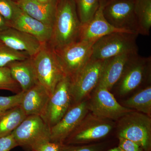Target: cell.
I'll return each instance as SVG.
<instances>
[{
  "instance_id": "6da1fadb",
  "label": "cell",
  "mask_w": 151,
  "mask_h": 151,
  "mask_svg": "<svg viewBox=\"0 0 151 151\" xmlns=\"http://www.w3.org/2000/svg\"><path fill=\"white\" fill-rule=\"evenodd\" d=\"M81 25L74 0H58L52 34L47 43L57 51L78 41Z\"/></svg>"
},
{
  "instance_id": "7a4b0ae2",
  "label": "cell",
  "mask_w": 151,
  "mask_h": 151,
  "mask_svg": "<svg viewBox=\"0 0 151 151\" xmlns=\"http://www.w3.org/2000/svg\"><path fill=\"white\" fill-rule=\"evenodd\" d=\"M31 58L38 83L51 96L57 85L65 76L55 52L47 42L45 43L38 52Z\"/></svg>"
},
{
  "instance_id": "3957f363",
  "label": "cell",
  "mask_w": 151,
  "mask_h": 151,
  "mask_svg": "<svg viewBox=\"0 0 151 151\" xmlns=\"http://www.w3.org/2000/svg\"><path fill=\"white\" fill-rule=\"evenodd\" d=\"M151 118L135 111L124 115L118 121V137L134 142L144 151H151Z\"/></svg>"
},
{
  "instance_id": "277c9868",
  "label": "cell",
  "mask_w": 151,
  "mask_h": 151,
  "mask_svg": "<svg viewBox=\"0 0 151 151\" xmlns=\"http://www.w3.org/2000/svg\"><path fill=\"white\" fill-rule=\"evenodd\" d=\"M138 35L117 32L101 37L93 45L91 59L104 60L124 53L138 52L136 42Z\"/></svg>"
},
{
  "instance_id": "5b68a950",
  "label": "cell",
  "mask_w": 151,
  "mask_h": 151,
  "mask_svg": "<svg viewBox=\"0 0 151 151\" xmlns=\"http://www.w3.org/2000/svg\"><path fill=\"white\" fill-rule=\"evenodd\" d=\"M12 134L18 146L26 151H35L42 144L50 141V128L37 115L27 116Z\"/></svg>"
},
{
  "instance_id": "8992f818",
  "label": "cell",
  "mask_w": 151,
  "mask_h": 151,
  "mask_svg": "<svg viewBox=\"0 0 151 151\" xmlns=\"http://www.w3.org/2000/svg\"><path fill=\"white\" fill-rule=\"evenodd\" d=\"M115 126L114 121L96 116L89 112L64 144L81 145L89 144L105 137L112 131Z\"/></svg>"
},
{
  "instance_id": "52a82bcc",
  "label": "cell",
  "mask_w": 151,
  "mask_h": 151,
  "mask_svg": "<svg viewBox=\"0 0 151 151\" xmlns=\"http://www.w3.org/2000/svg\"><path fill=\"white\" fill-rule=\"evenodd\" d=\"M95 42L78 41L55 51L64 74L72 80L91 60Z\"/></svg>"
},
{
  "instance_id": "ba28073f",
  "label": "cell",
  "mask_w": 151,
  "mask_h": 151,
  "mask_svg": "<svg viewBox=\"0 0 151 151\" xmlns=\"http://www.w3.org/2000/svg\"><path fill=\"white\" fill-rule=\"evenodd\" d=\"M135 2V0H107L103 9L104 16L116 28L138 35Z\"/></svg>"
},
{
  "instance_id": "9c48e42d",
  "label": "cell",
  "mask_w": 151,
  "mask_h": 151,
  "mask_svg": "<svg viewBox=\"0 0 151 151\" xmlns=\"http://www.w3.org/2000/svg\"><path fill=\"white\" fill-rule=\"evenodd\" d=\"M151 68L150 56L142 57L138 53L132 56L127 63L121 78L115 85L119 94L126 95L150 81Z\"/></svg>"
},
{
  "instance_id": "30bf717a",
  "label": "cell",
  "mask_w": 151,
  "mask_h": 151,
  "mask_svg": "<svg viewBox=\"0 0 151 151\" xmlns=\"http://www.w3.org/2000/svg\"><path fill=\"white\" fill-rule=\"evenodd\" d=\"M105 60H90L77 75L70 80V92L73 104L87 99L97 87Z\"/></svg>"
},
{
  "instance_id": "8fae6325",
  "label": "cell",
  "mask_w": 151,
  "mask_h": 151,
  "mask_svg": "<svg viewBox=\"0 0 151 151\" xmlns=\"http://www.w3.org/2000/svg\"><path fill=\"white\" fill-rule=\"evenodd\" d=\"M87 99L89 112L94 115L113 121L135 110L119 104L110 90L105 87L97 86Z\"/></svg>"
},
{
  "instance_id": "7c38bea8",
  "label": "cell",
  "mask_w": 151,
  "mask_h": 151,
  "mask_svg": "<svg viewBox=\"0 0 151 151\" xmlns=\"http://www.w3.org/2000/svg\"><path fill=\"white\" fill-rule=\"evenodd\" d=\"M72 105L70 79L65 76L57 85L40 116L50 129L60 121Z\"/></svg>"
},
{
  "instance_id": "4fadbf2b",
  "label": "cell",
  "mask_w": 151,
  "mask_h": 151,
  "mask_svg": "<svg viewBox=\"0 0 151 151\" xmlns=\"http://www.w3.org/2000/svg\"><path fill=\"white\" fill-rule=\"evenodd\" d=\"M89 112L87 99L73 104L60 121L50 128V141L64 144Z\"/></svg>"
},
{
  "instance_id": "5bb4252c",
  "label": "cell",
  "mask_w": 151,
  "mask_h": 151,
  "mask_svg": "<svg viewBox=\"0 0 151 151\" xmlns=\"http://www.w3.org/2000/svg\"><path fill=\"white\" fill-rule=\"evenodd\" d=\"M107 1L99 0V7L94 16L89 21L81 25L79 41L96 42L101 37L113 33L129 32L114 27L105 19L103 9Z\"/></svg>"
},
{
  "instance_id": "9a60e30c",
  "label": "cell",
  "mask_w": 151,
  "mask_h": 151,
  "mask_svg": "<svg viewBox=\"0 0 151 151\" xmlns=\"http://www.w3.org/2000/svg\"><path fill=\"white\" fill-rule=\"evenodd\" d=\"M9 27L33 36L42 43L48 42L52 34V28L29 16L17 4Z\"/></svg>"
},
{
  "instance_id": "2e32d148",
  "label": "cell",
  "mask_w": 151,
  "mask_h": 151,
  "mask_svg": "<svg viewBox=\"0 0 151 151\" xmlns=\"http://www.w3.org/2000/svg\"><path fill=\"white\" fill-rule=\"evenodd\" d=\"M0 40L6 46L30 57L35 55L43 44L33 36L12 27L0 32Z\"/></svg>"
},
{
  "instance_id": "e0dca14e",
  "label": "cell",
  "mask_w": 151,
  "mask_h": 151,
  "mask_svg": "<svg viewBox=\"0 0 151 151\" xmlns=\"http://www.w3.org/2000/svg\"><path fill=\"white\" fill-rule=\"evenodd\" d=\"M138 52L124 53L105 60L97 86L110 90L117 84L123 74L127 63Z\"/></svg>"
},
{
  "instance_id": "ac0fdd59",
  "label": "cell",
  "mask_w": 151,
  "mask_h": 151,
  "mask_svg": "<svg viewBox=\"0 0 151 151\" xmlns=\"http://www.w3.org/2000/svg\"><path fill=\"white\" fill-rule=\"evenodd\" d=\"M58 1L49 4H42L35 0H18L15 2L29 16L52 29Z\"/></svg>"
},
{
  "instance_id": "d6986e66",
  "label": "cell",
  "mask_w": 151,
  "mask_h": 151,
  "mask_svg": "<svg viewBox=\"0 0 151 151\" xmlns=\"http://www.w3.org/2000/svg\"><path fill=\"white\" fill-rule=\"evenodd\" d=\"M45 89L39 83L24 92L21 108L27 116H41L45 110L50 98Z\"/></svg>"
},
{
  "instance_id": "ffe728a7",
  "label": "cell",
  "mask_w": 151,
  "mask_h": 151,
  "mask_svg": "<svg viewBox=\"0 0 151 151\" xmlns=\"http://www.w3.org/2000/svg\"><path fill=\"white\" fill-rule=\"evenodd\" d=\"M7 67L12 77L19 85L22 91L26 92L39 83L31 58L14 61Z\"/></svg>"
},
{
  "instance_id": "44dd1931",
  "label": "cell",
  "mask_w": 151,
  "mask_h": 151,
  "mask_svg": "<svg viewBox=\"0 0 151 151\" xmlns=\"http://www.w3.org/2000/svg\"><path fill=\"white\" fill-rule=\"evenodd\" d=\"M20 106H17L2 115L0 119V137L11 134L27 117Z\"/></svg>"
},
{
  "instance_id": "7402d4cb",
  "label": "cell",
  "mask_w": 151,
  "mask_h": 151,
  "mask_svg": "<svg viewBox=\"0 0 151 151\" xmlns=\"http://www.w3.org/2000/svg\"><path fill=\"white\" fill-rule=\"evenodd\" d=\"M124 107L144 113L151 117V86L150 85L136 93L125 100Z\"/></svg>"
},
{
  "instance_id": "603a6c76",
  "label": "cell",
  "mask_w": 151,
  "mask_h": 151,
  "mask_svg": "<svg viewBox=\"0 0 151 151\" xmlns=\"http://www.w3.org/2000/svg\"><path fill=\"white\" fill-rule=\"evenodd\" d=\"M135 10L139 34L149 35L151 27V0H135Z\"/></svg>"
},
{
  "instance_id": "cb8c5ba5",
  "label": "cell",
  "mask_w": 151,
  "mask_h": 151,
  "mask_svg": "<svg viewBox=\"0 0 151 151\" xmlns=\"http://www.w3.org/2000/svg\"><path fill=\"white\" fill-rule=\"evenodd\" d=\"M81 24L89 21L99 6V0H74Z\"/></svg>"
},
{
  "instance_id": "d4e9b609",
  "label": "cell",
  "mask_w": 151,
  "mask_h": 151,
  "mask_svg": "<svg viewBox=\"0 0 151 151\" xmlns=\"http://www.w3.org/2000/svg\"><path fill=\"white\" fill-rule=\"evenodd\" d=\"M29 57L26 53L14 50L3 43L0 44V67H6L12 63Z\"/></svg>"
},
{
  "instance_id": "484cf974",
  "label": "cell",
  "mask_w": 151,
  "mask_h": 151,
  "mask_svg": "<svg viewBox=\"0 0 151 151\" xmlns=\"http://www.w3.org/2000/svg\"><path fill=\"white\" fill-rule=\"evenodd\" d=\"M0 89L8 90L16 94L22 91L19 85L12 77L7 66L0 67Z\"/></svg>"
},
{
  "instance_id": "4316f807",
  "label": "cell",
  "mask_w": 151,
  "mask_h": 151,
  "mask_svg": "<svg viewBox=\"0 0 151 151\" xmlns=\"http://www.w3.org/2000/svg\"><path fill=\"white\" fill-rule=\"evenodd\" d=\"M24 92L10 96H0V114H3L12 108L20 106Z\"/></svg>"
},
{
  "instance_id": "83f0119b",
  "label": "cell",
  "mask_w": 151,
  "mask_h": 151,
  "mask_svg": "<svg viewBox=\"0 0 151 151\" xmlns=\"http://www.w3.org/2000/svg\"><path fill=\"white\" fill-rule=\"evenodd\" d=\"M16 5L13 0H0V14L7 22L9 26L13 19Z\"/></svg>"
},
{
  "instance_id": "f1b7e54d",
  "label": "cell",
  "mask_w": 151,
  "mask_h": 151,
  "mask_svg": "<svg viewBox=\"0 0 151 151\" xmlns=\"http://www.w3.org/2000/svg\"><path fill=\"white\" fill-rule=\"evenodd\" d=\"M106 144L100 143L89 145H65L61 151H103Z\"/></svg>"
},
{
  "instance_id": "f546056e",
  "label": "cell",
  "mask_w": 151,
  "mask_h": 151,
  "mask_svg": "<svg viewBox=\"0 0 151 151\" xmlns=\"http://www.w3.org/2000/svg\"><path fill=\"white\" fill-rule=\"evenodd\" d=\"M18 146L12 134L0 137V151H10Z\"/></svg>"
},
{
  "instance_id": "4dcf8cb0",
  "label": "cell",
  "mask_w": 151,
  "mask_h": 151,
  "mask_svg": "<svg viewBox=\"0 0 151 151\" xmlns=\"http://www.w3.org/2000/svg\"><path fill=\"white\" fill-rule=\"evenodd\" d=\"M119 147L124 151H144L137 143L122 137H118Z\"/></svg>"
},
{
  "instance_id": "1f68e13d",
  "label": "cell",
  "mask_w": 151,
  "mask_h": 151,
  "mask_svg": "<svg viewBox=\"0 0 151 151\" xmlns=\"http://www.w3.org/2000/svg\"><path fill=\"white\" fill-rule=\"evenodd\" d=\"M65 144L49 141L42 144L35 151H61Z\"/></svg>"
},
{
  "instance_id": "d6a6232c",
  "label": "cell",
  "mask_w": 151,
  "mask_h": 151,
  "mask_svg": "<svg viewBox=\"0 0 151 151\" xmlns=\"http://www.w3.org/2000/svg\"><path fill=\"white\" fill-rule=\"evenodd\" d=\"M9 27L7 22L1 15L0 14V32L5 30Z\"/></svg>"
},
{
  "instance_id": "836d02e7",
  "label": "cell",
  "mask_w": 151,
  "mask_h": 151,
  "mask_svg": "<svg viewBox=\"0 0 151 151\" xmlns=\"http://www.w3.org/2000/svg\"><path fill=\"white\" fill-rule=\"evenodd\" d=\"M35 1L42 4H49V3L55 2L58 1V0H35Z\"/></svg>"
},
{
  "instance_id": "e575fe53",
  "label": "cell",
  "mask_w": 151,
  "mask_h": 151,
  "mask_svg": "<svg viewBox=\"0 0 151 151\" xmlns=\"http://www.w3.org/2000/svg\"><path fill=\"white\" fill-rule=\"evenodd\" d=\"M108 151H124L122 150L119 146L118 147H116L113 148L111 149V150H109Z\"/></svg>"
},
{
  "instance_id": "d590c367",
  "label": "cell",
  "mask_w": 151,
  "mask_h": 151,
  "mask_svg": "<svg viewBox=\"0 0 151 151\" xmlns=\"http://www.w3.org/2000/svg\"><path fill=\"white\" fill-rule=\"evenodd\" d=\"M2 115V114H0V119H1V117Z\"/></svg>"
},
{
  "instance_id": "8d00e7d4",
  "label": "cell",
  "mask_w": 151,
  "mask_h": 151,
  "mask_svg": "<svg viewBox=\"0 0 151 151\" xmlns=\"http://www.w3.org/2000/svg\"><path fill=\"white\" fill-rule=\"evenodd\" d=\"M2 44V43L1 42V40H0V44Z\"/></svg>"
},
{
  "instance_id": "74e56055",
  "label": "cell",
  "mask_w": 151,
  "mask_h": 151,
  "mask_svg": "<svg viewBox=\"0 0 151 151\" xmlns=\"http://www.w3.org/2000/svg\"><path fill=\"white\" fill-rule=\"evenodd\" d=\"M13 1H18V0H13Z\"/></svg>"
}]
</instances>
